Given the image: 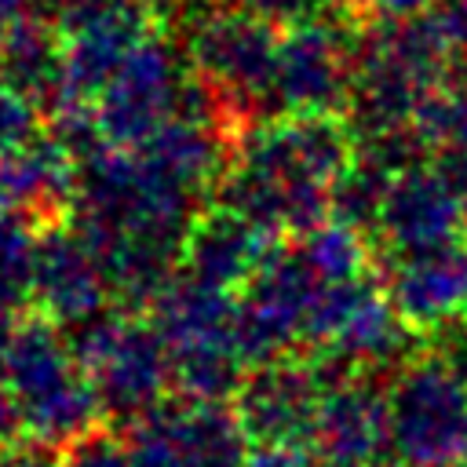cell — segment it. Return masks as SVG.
Instances as JSON below:
<instances>
[{
  "mask_svg": "<svg viewBox=\"0 0 467 467\" xmlns=\"http://www.w3.org/2000/svg\"><path fill=\"white\" fill-rule=\"evenodd\" d=\"M186 73L171 44L146 36L106 80L95 99V124L106 146L139 150L182 106Z\"/></svg>",
  "mask_w": 467,
  "mask_h": 467,
  "instance_id": "8",
  "label": "cell"
},
{
  "mask_svg": "<svg viewBox=\"0 0 467 467\" xmlns=\"http://www.w3.org/2000/svg\"><path fill=\"white\" fill-rule=\"evenodd\" d=\"M412 128L423 146H438L441 153H467V80L434 91L420 106Z\"/></svg>",
  "mask_w": 467,
  "mask_h": 467,
  "instance_id": "23",
  "label": "cell"
},
{
  "mask_svg": "<svg viewBox=\"0 0 467 467\" xmlns=\"http://www.w3.org/2000/svg\"><path fill=\"white\" fill-rule=\"evenodd\" d=\"M321 288V277L306 266L296 244H274L237 292V347L244 361L266 365L285 358V350L303 339L310 306Z\"/></svg>",
  "mask_w": 467,
  "mask_h": 467,
  "instance_id": "10",
  "label": "cell"
},
{
  "mask_svg": "<svg viewBox=\"0 0 467 467\" xmlns=\"http://www.w3.org/2000/svg\"><path fill=\"white\" fill-rule=\"evenodd\" d=\"M354 0H255V7L270 18H292V22H303V18H317L321 11H343L350 7Z\"/></svg>",
  "mask_w": 467,
  "mask_h": 467,
  "instance_id": "26",
  "label": "cell"
},
{
  "mask_svg": "<svg viewBox=\"0 0 467 467\" xmlns=\"http://www.w3.org/2000/svg\"><path fill=\"white\" fill-rule=\"evenodd\" d=\"M274 234L259 230L255 223L241 219L230 208H212L201 212L197 223L190 226L186 241H182V259H179V274L208 285V288H244V281L259 270V263L266 259V252Z\"/></svg>",
  "mask_w": 467,
  "mask_h": 467,
  "instance_id": "16",
  "label": "cell"
},
{
  "mask_svg": "<svg viewBox=\"0 0 467 467\" xmlns=\"http://www.w3.org/2000/svg\"><path fill=\"white\" fill-rule=\"evenodd\" d=\"M376 234H379L387 263L456 244L463 234V215H460V197L445 168L423 164V161L405 168L390 182Z\"/></svg>",
  "mask_w": 467,
  "mask_h": 467,
  "instance_id": "12",
  "label": "cell"
},
{
  "mask_svg": "<svg viewBox=\"0 0 467 467\" xmlns=\"http://www.w3.org/2000/svg\"><path fill=\"white\" fill-rule=\"evenodd\" d=\"M62 88L51 102L95 106L113 69L146 40L150 11L135 0H58Z\"/></svg>",
  "mask_w": 467,
  "mask_h": 467,
  "instance_id": "6",
  "label": "cell"
},
{
  "mask_svg": "<svg viewBox=\"0 0 467 467\" xmlns=\"http://www.w3.org/2000/svg\"><path fill=\"white\" fill-rule=\"evenodd\" d=\"M321 456L368 467L383 460L390 449V390L376 383V376H350L328 387L317 434Z\"/></svg>",
  "mask_w": 467,
  "mask_h": 467,
  "instance_id": "15",
  "label": "cell"
},
{
  "mask_svg": "<svg viewBox=\"0 0 467 467\" xmlns=\"http://www.w3.org/2000/svg\"><path fill=\"white\" fill-rule=\"evenodd\" d=\"M463 4H467V0H463Z\"/></svg>",
  "mask_w": 467,
  "mask_h": 467,
  "instance_id": "34",
  "label": "cell"
},
{
  "mask_svg": "<svg viewBox=\"0 0 467 467\" xmlns=\"http://www.w3.org/2000/svg\"><path fill=\"white\" fill-rule=\"evenodd\" d=\"M325 394L328 383L314 361L277 358L244 376L234 409L252 445H306L317 434Z\"/></svg>",
  "mask_w": 467,
  "mask_h": 467,
  "instance_id": "11",
  "label": "cell"
},
{
  "mask_svg": "<svg viewBox=\"0 0 467 467\" xmlns=\"http://www.w3.org/2000/svg\"><path fill=\"white\" fill-rule=\"evenodd\" d=\"M109 281L102 270L99 252L77 226H47L40 230L36 248V277H33V303L55 325L77 328L109 303Z\"/></svg>",
  "mask_w": 467,
  "mask_h": 467,
  "instance_id": "13",
  "label": "cell"
},
{
  "mask_svg": "<svg viewBox=\"0 0 467 467\" xmlns=\"http://www.w3.org/2000/svg\"><path fill=\"white\" fill-rule=\"evenodd\" d=\"M445 175L452 179V190L460 197V215H463V234H467V153H441L438 161Z\"/></svg>",
  "mask_w": 467,
  "mask_h": 467,
  "instance_id": "30",
  "label": "cell"
},
{
  "mask_svg": "<svg viewBox=\"0 0 467 467\" xmlns=\"http://www.w3.org/2000/svg\"><path fill=\"white\" fill-rule=\"evenodd\" d=\"M36 124H40L36 102L0 80V153L33 142V139L40 135Z\"/></svg>",
  "mask_w": 467,
  "mask_h": 467,
  "instance_id": "24",
  "label": "cell"
},
{
  "mask_svg": "<svg viewBox=\"0 0 467 467\" xmlns=\"http://www.w3.org/2000/svg\"><path fill=\"white\" fill-rule=\"evenodd\" d=\"M135 467H241L252 441L226 401L164 398L131 423Z\"/></svg>",
  "mask_w": 467,
  "mask_h": 467,
  "instance_id": "7",
  "label": "cell"
},
{
  "mask_svg": "<svg viewBox=\"0 0 467 467\" xmlns=\"http://www.w3.org/2000/svg\"><path fill=\"white\" fill-rule=\"evenodd\" d=\"M69 347L102 401V416L135 423L175 387L171 354L153 321L106 310L77 325Z\"/></svg>",
  "mask_w": 467,
  "mask_h": 467,
  "instance_id": "3",
  "label": "cell"
},
{
  "mask_svg": "<svg viewBox=\"0 0 467 467\" xmlns=\"http://www.w3.org/2000/svg\"><path fill=\"white\" fill-rule=\"evenodd\" d=\"M277 40L281 36L274 33V18L259 7L215 4L190 22L186 58L226 106H263V99L270 102Z\"/></svg>",
  "mask_w": 467,
  "mask_h": 467,
  "instance_id": "5",
  "label": "cell"
},
{
  "mask_svg": "<svg viewBox=\"0 0 467 467\" xmlns=\"http://www.w3.org/2000/svg\"><path fill=\"white\" fill-rule=\"evenodd\" d=\"M4 383L15 398L22 427L40 445L69 449L77 438L91 434L95 420L102 416V401L84 365L77 361L69 336H62L58 325L44 314L18 321L4 365Z\"/></svg>",
  "mask_w": 467,
  "mask_h": 467,
  "instance_id": "2",
  "label": "cell"
},
{
  "mask_svg": "<svg viewBox=\"0 0 467 467\" xmlns=\"http://www.w3.org/2000/svg\"><path fill=\"white\" fill-rule=\"evenodd\" d=\"M0 80L33 99L36 106H51L62 88V33L47 26L40 15L18 22L0 36Z\"/></svg>",
  "mask_w": 467,
  "mask_h": 467,
  "instance_id": "19",
  "label": "cell"
},
{
  "mask_svg": "<svg viewBox=\"0 0 467 467\" xmlns=\"http://www.w3.org/2000/svg\"><path fill=\"white\" fill-rule=\"evenodd\" d=\"M350 161L354 135L336 117H288L241 142L215 182V201L266 234H310L328 219L332 186Z\"/></svg>",
  "mask_w": 467,
  "mask_h": 467,
  "instance_id": "1",
  "label": "cell"
},
{
  "mask_svg": "<svg viewBox=\"0 0 467 467\" xmlns=\"http://www.w3.org/2000/svg\"><path fill=\"white\" fill-rule=\"evenodd\" d=\"M77 193V157L55 135H36L33 142L0 153V212H58L73 204Z\"/></svg>",
  "mask_w": 467,
  "mask_h": 467,
  "instance_id": "18",
  "label": "cell"
},
{
  "mask_svg": "<svg viewBox=\"0 0 467 467\" xmlns=\"http://www.w3.org/2000/svg\"><path fill=\"white\" fill-rule=\"evenodd\" d=\"M66 467H135V460H131L128 441H120L106 431H91L69 445Z\"/></svg>",
  "mask_w": 467,
  "mask_h": 467,
  "instance_id": "25",
  "label": "cell"
},
{
  "mask_svg": "<svg viewBox=\"0 0 467 467\" xmlns=\"http://www.w3.org/2000/svg\"><path fill=\"white\" fill-rule=\"evenodd\" d=\"M310 467H358V463H343V460H321V463H310Z\"/></svg>",
  "mask_w": 467,
  "mask_h": 467,
  "instance_id": "32",
  "label": "cell"
},
{
  "mask_svg": "<svg viewBox=\"0 0 467 467\" xmlns=\"http://www.w3.org/2000/svg\"><path fill=\"white\" fill-rule=\"evenodd\" d=\"M0 467H66V460L51 445H11L0 452Z\"/></svg>",
  "mask_w": 467,
  "mask_h": 467,
  "instance_id": "28",
  "label": "cell"
},
{
  "mask_svg": "<svg viewBox=\"0 0 467 467\" xmlns=\"http://www.w3.org/2000/svg\"><path fill=\"white\" fill-rule=\"evenodd\" d=\"M150 310H153L150 321L161 332L171 361L201 358V354H241L234 292L208 288L186 274H175Z\"/></svg>",
  "mask_w": 467,
  "mask_h": 467,
  "instance_id": "14",
  "label": "cell"
},
{
  "mask_svg": "<svg viewBox=\"0 0 467 467\" xmlns=\"http://www.w3.org/2000/svg\"><path fill=\"white\" fill-rule=\"evenodd\" d=\"M368 11L383 22H405V18H416V15H427L431 7H438L441 0H365Z\"/></svg>",
  "mask_w": 467,
  "mask_h": 467,
  "instance_id": "29",
  "label": "cell"
},
{
  "mask_svg": "<svg viewBox=\"0 0 467 467\" xmlns=\"http://www.w3.org/2000/svg\"><path fill=\"white\" fill-rule=\"evenodd\" d=\"M40 230L29 226V215L0 212V306L18 310L33 303Z\"/></svg>",
  "mask_w": 467,
  "mask_h": 467,
  "instance_id": "22",
  "label": "cell"
},
{
  "mask_svg": "<svg viewBox=\"0 0 467 467\" xmlns=\"http://www.w3.org/2000/svg\"><path fill=\"white\" fill-rule=\"evenodd\" d=\"M354 40L328 18L292 22L277 40L270 102L285 117H336L350 106Z\"/></svg>",
  "mask_w": 467,
  "mask_h": 467,
  "instance_id": "9",
  "label": "cell"
},
{
  "mask_svg": "<svg viewBox=\"0 0 467 467\" xmlns=\"http://www.w3.org/2000/svg\"><path fill=\"white\" fill-rule=\"evenodd\" d=\"M390 449L409 467L467 460V372L449 358L401 365L390 387Z\"/></svg>",
  "mask_w": 467,
  "mask_h": 467,
  "instance_id": "4",
  "label": "cell"
},
{
  "mask_svg": "<svg viewBox=\"0 0 467 467\" xmlns=\"http://www.w3.org/2000/svg\"><path fill=\"white\" fill-rule=\"evenodd\" d=\"M306 259V266L321 277V285H339V281H354L365 277V241L361 230L343 226L336 219H325L321 226H314L310 234H299L296 244Z\"/></svg>",
  "mask_w": 467,
  "mask_h": 467,
  "instance_id": "21",
  "label": "cell"
},
{
  "mask_svg": "<svg viewBox=\"0 0 467 467\" xmlns=\"http://www.w3.org/2000/svg\"><path fill=\"white\" fill-rule=\"evenodd\" d=\"M387 299L412 328H441L467 314V244H445L390 263Z\"/></svg>",
  "mask_w": 467,
  "mask_h": 467,
  "instance_id": "17",
  "label": "cell"
},
{
  "mask_svg": "<svg viewBox=\"0 0 467 467\" xmlns=\"http://www.w3.org/2000/svg\"><path fill=\"white\" fill-rule=\"evenodd\" d=\"M394 179L398 175H390L376 161L354 153V161L347 164V171L332 186L328 219H336L343 226H354V230H372L379 223V212H383V201H387Z\"/></svg>",
  "mask_w": 467,
  "mask_h": 467,
  "instance_id": "20",
  "label": "cell"
},
{
  "mask_svg": "<svg viewBox=\"0 0 467 467\" xmlns=\"http://www.w3.org/2000/svg\"><path fill=\"white\" fill-rule=\"evenodd\" d=\"M241 467H310L306 445H252Z\"/></svg>",
  "mask_w": 467,
  "mask_h": 467,
  "instance_id": "27",
  "label": "cell"
},
{
  "mask_svg": "<svg viewBox=\"0 0 467 467\" xmlns=\"http://www.w3.org/2000/svg\"><path fill=\"white\" fill-rule=\"evenodd\" d=\"M135 4H142L146 11H168V7H175L179 0H135Z\"/></svg>",
  "mask_w": 467,
  "mask_h": 467,
  "instance_id": "31",
  "label": "cell"
},
{
  "mask_svg": "<svg viewBox=\"0 0 467 467\" xmlns=\"http://www.w3.org/2000/svg\"><path fill=\"white\" fill-rule=\"evenodd\" d=\"M376 467H409V463H401V460H383V463H376Z\"/></svg>",
  "mask_w": 467,
  "mask_h": 467,
  "instance_id": "33",
  "label": "cell"
}]
</instances>
